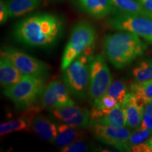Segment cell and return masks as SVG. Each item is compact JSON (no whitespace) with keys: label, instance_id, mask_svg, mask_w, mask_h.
Segmentation results:
<instances>
[{"label":"cell","instance_id":"1","mask_svg":"<svg viewBox=\"0 0 152 152\" xmlns=\"http://www.w3.org/2000/svg\"><path fill=\"white\" fill-rule=\"evenodd\" d=\"M64 25L56 15L38 14L26 17L15 25L13 35L18 43L35 48L55 46L64 33Z\"/></svg>","mask_w":152,"mask_h":152},{"label":"cell","instance_id":"2","mask_svg":"<svg viewBox=\"0 0 152 152\" xmlns=\"http://www.w3.org/2000/svg\"><path fill=\"white\" fill-rule=\"evenodd\" d=\"M102 47L106 59L115 68L121 69L142 56L147 45L136 34L120 31L104 36Z\"/></svg>","mask_w":152,"mask_h":152},{"label":"cell","instance_id":"3","mask_svg":"<svg viewBox=\"0 0 152 152\" xmlns=\"http://www.w3.org/2000/svg\"><path fill=\"white\" fill-rule=\"evenodd\" d=\"M94 57L93 47H91L63 71V83L74 97L80 101H84L88 95L90 64Z\"/></svg>","mask_w":152,"mask_h":152},{"label":"cell","instance_id":"4","mask_svg":"<svg viewBox=\"0 0 152 152\" xmlns=\"http://www.w3.org/2000/svg\"><path fill=\"white\" fill-rule=\"evenodd\" d=\"M96 39V30L90 22L81 20L72 28L69 39L63 53L61 69L64 71L85 51L93 47Z\"/></svg>","mask_w":152,"mask_h":152},{"label":"cell","instance_id":"5","mask_svg":"<svg viewBox=\"0 0 152 152\" xmlns=\"http://www.w3.org/2000/svg\"><path fill=\"white\" fill-rule=\"evenodd\" d=\"M45 78L24 75L18 83L4 90V94L14 102L18 110L36 106L45 88Z\"/></svg>","mask_w":152,"mask_h":152},{"label":"cell","instance_id":"6","mask_svg":"<svg viewBox=\"0 0 152 152\" xmlns=\"http://www.w3.org/2000/svg\"><path fill=\"white\" fill-rule=\"evenodd\" d=\"M107 24L113 30L136 34L152 45V13L137 14L120 13L111 17Z\"/></svg>","mask_w":152,"mask_h":152},{"label":"cell","instance_id":"7","mask_svg":"<svg viewBox=\"0 0 152 152\" xmlns=\"http://www.w3.org/2000/svg\"><path fill=\"white\" fill-rule=\"evenodd\" d=\"M1 56L7 57L23 75L47 78L50 68L48 64L11 47H2Z\"/></svg>","mask_w":152,"mask_h":152},{"label":"cell","instance_id":"8","mask_svg":"<svg viewBox=\"0 0 152 152\" xmlns=\"http://www.w3.org/2000/svg\"><path fill=\"white\" fill-rule=\"evenodd\" d=\"M112 83L111 72L101 54L94 57L90 64V80H89L88 96L92 104L96 99L106 94Z\"/></svg>","mask_w":152,"mask_h":152},{"label":"cell","instance_id":"9","mask_svg":"<svg viewBox=\"0 0 152 152\" xmlns=\"http://www.w3.org/2000/svg\"><path fill=\"white\" fill-rule=\"evenodd\" d=\"M92 135L102 143L109 144L120 151H130L128 139L131 132L125 127L93 123L89 125Z\"/></svg>","mask_w":152,"mask_h":152},{"label":"cell","instance_id":"10","mask_svg":"<svg viewBox=\"0 0 152 152\" xmlns=\"http://www.w3.org/2000/svg\"><path fill=\"white\" fill-rule=\"evenodd\" d=\"M69 91L64 85L58 80H54L45 87L40 98L42 109H53L66 106L75 105L70 96Z\"/></svg>","mask_w":152,"mask_h":152},{"label":"cell","instance_id":"11","mask_svg":"<svg viewBox=\"0 0 152 152\" xmlns=\"http://www.w3.org/2000/svg\"><path fill=\"white\" fill-rule=\"evenodd\" d=\"M50 113L56 121L73 128L82 130L90 125V112L87 108L75 105L66 106L51 109Z\"/></svg>","mask_w":152,"mask_h":152},{"label":"cell","instance_id":"12","mask_svg":"<svg viewBox=\"0 0 152 152\" xmlns=\"http://www.w3.org/2000/svg\"><path fill=\"white\" fill-rule=\"evenodd\" d=\"M29 118L30 128L41 139L54 144L58 130L57 124L53 122L49 117L37 113H31Z\"/></svg>","mask_w":152,"mask_h":152},{"label":"cell","instance_id":"13","mask_svg":"<svg viewBox=\"0 0 152 152\" xmlns=\"http://www.w3.org/2000/svg\"><path fill=\"white\" fill-rule=\"evenodd\" d=\"M121 104L125 112L126 126L133 130L140 128L145 104L130 92H128L124 102Z\"/></svg>","mask_w":152,"mask_h":152},{"label":"cell","instance_id":"14","mask_svg":"<svg viewBox=\"0 0 152 152\" xmlns=\"http://www.w3.org/2000/svg\"><path fill=\"white\" fill-rule=\"evenodd\" d=\"M81 9L95 18H103L109 15L115 7L111 0H77Z\"/></svg>","mask_w":152,"mask_h":152},{"label":"cell","instance_id":"15","mask_svg":"<svg viewBox=\"0 0 152 152\" xmlns=\"http://www.w3.org/2000/svg\"><path fill=\"white\" fill-rule=\"evenodd\" d=\"M24 75L7 57L0 58V83L4 88H8L16 84Z\"/></svg>","mask_w":152,"mask_h":152},{"label":"cell","instance_id":"16","mask_svg":"<svg viewBox=\"0 0 152 152\" xmlns=\"http://www.w3.org/2000/svg\"><path fill=\"white\" fill-rule=\"evenodd\" d=\"M57 130L58 134L54 144L57 147L61 148L66 147L76 140L83 139L82 137L84 135V132L81 129L73 128L61 123L57 124Z\"/></svg>","mask_w":152,"mask_h":152},{"label":"cell","instance_id":"17","mask_svg":"<svg viewBox=\"0 0 152 152\" xmlns=\"http://www.w3.org/2000/svg\"><path fill=\"white\" fill-rule=\"evenodd\" d=\"M10 18H17L28 14L39 7L41 0H5Z\"/></svg>","mask_w":152,"mask_h":152},{"label":"cell","instance_id":"18","mask_svg":"<svg viewBox=\"0 0 152 152\" xmlns=\"http://www.w3.org/2000/svg\"><path fill=\"white\" fill-rule=\"evenodd\" d=\"M118 102L108 94H104L93 104V108L90 112V121H95L101 118L113 109Z\"/></svg>","mask_w":152,"mask_h":152},{"label":"cell","instance_id":"19","mask_svg":"<svg viewBox=\"0 0 152 152\" xmlns=\"http://www.w3.org/2000/svg\"><path fill=\"white\" fill-rule=\"evenodd\" d=\"M99 123L115 127H126L125 112L121 104H118L111 111L101 118L90 122V124Z\"/></svg>","mask_w":152,"mask_h":152},{"label":"cell","instance_id":"20","mask_svg":"<svg viewBox=\"0 0 152 152\" xmlns=\"http://www.w3.org/2000/svg\"><path fill=\"white\" fill-rule=\"evenodd\" d=\"M130 92L145 104L152 103V80L134 82L130 87Z\"/></svg>","mask_w":152,"mask_h":152},{"label":"cell","instance_id":"21","mask_svg":"<svg viewBox=\"0 0 152 152\" xmlns=\"http://www.w3.org/2000/svg\"><path fill=\"white\" fill-rule=\"evenodd\" d=\"M31 130L28 116L16 118L6 123H1L0 125L1 137L14 132H30Z\"/></svg>","mask_w":152,"mask_h":152},{"label":"cell","instance_id":"22","mask_svg":"<svg viewBox=\"0 0 152 152\" xmlns=\"http://www.w3.org/2000/svg\"><path fill=\"white\" fill-rule=\"evenodd\" d=\"M115 9L121 13L128 14H149L137 0H111Z\"/></svg>","mask_w":152,"mask_h":152},{"label":"cell","instance_id":"23","mask_svg":"<svg viewBox=\"0 0 152 152\" xmlns=\"http://www.w3.org/2000/svg\"><path fill=\"white\" fill-rule=\"evenodd\" d=\"M132 76L137 82H144L152 80V58L140 61L132 69Z\"/></svg>","mask_w":152,"mask_h":152},{"label":"cell","instance_id":"24","mask_svg":"<svg viewBox=\"0 0 152 152\" xmlns=\"http://www.w3.org/2000/svg\"><path fill=\"white\" fill-rule=\"evenodd\" d=\"M106 93L117 100L118 104H122L128 94V90L125 82L118 80L112 81Z\"/></svg>","mask_w":152,"mask_h":152},{"label":"cell","instance_id":"25","mask_svg":"<svg viewBox=\"0 0 152 152\" xmlns=\"http://www.w3.org/2000/svg\"><path fill=\"white\" fill-rule=\"evenodd\" d=\"M152 134L151 130L146 128H139L134 132L131 133L128 139V146L130 148L132 146L146 142Z\"/></svg>","mask_w":152,"mask_h":152},{"label":"cell","instance_id":"26","mask_svg":"<svg viewBox=\"0 0 152 152\" xmlns=\"http://www.w3.org/2000/svg\"><path fill=\"white\" fill-rule=\"evenodd\" d=\"M92 149V144L90 142L85 141L83 139L76 140L73 143L68 144L66 147H61L60 151L62 152H84L90 151Z\"/></svg>","mask_w":152,"mask_h":152},{"label":"cell","instance_id":"27","mask_svg":"<svg viewBox=\"0 0 152 152\" xmlns=\"http://www.w3.org/2000/svg\"><path fill=\"white\" fill-rule=\"evenodd\" d=\"M10 18V14L5 0L0 1V23L3 25Z\"/></svg>","mask_w":152,"mask_h":152},{"label":"cell","instance_id":"28","mask_svg":"<svg viewBox=\"0 0 152 152\" xmlns=\"http://www.w3.org/2000/svg\"><path fill=\"white\" fill-rule=\"evenodd\" d=\"M140 128H146L152 132V115L144 111L141 125Z\"/></svg>","mask_w":152,"mask_h":152},{"label":"cell","instance_id":"29","mask_svg":"<svg viewBox=\"0 0 152 152\" xmlns=\"http://www.w3.org/2000/svg\"><path fill=\"white\" fill-rule=\"evenodd\" d=\"M130 151L134 152H152V149L147 144V142L133 145L130 148Z\"/></svg>","mask_w":152,"mask_h":152},{"label":"cell","instance_id":"30","mask_svg":"<svg viewBox=\"0 0 152 152\" xmlns=\"http://www.w3.org/2000/svg\"><path fill=\"white\" fill-rule=\"evenodd\" d=\"M146 10L152 13V0H137Z\"/></svg>","mask_w":152,"mask_h":152},{"label":"cell","instance_id":"31","mask_svg":"<svg viewBox=\"0 0 152 152\" xmlns=\"http://www.w3.org/2000/svg\"><path fill=\"white\" fill-rule=\"evenodd\" d=\"M144 112L152 115V103L146 104L145 106H144Z\"/></svg>","mask_w":152,"mask_h":152},{"label":"cell","instance_id":"32","mask_svg":"<svg viewBox=\"0 0 152 152\" xmlns=\"http://www.w3.org/2000/svg\"><path fill=\"white\" fill-rule=\"evenodd\" d=\"M52 1H58V0H52Z\"/></svg>","mask_w":152,"mask_h":152}]
</instances>
